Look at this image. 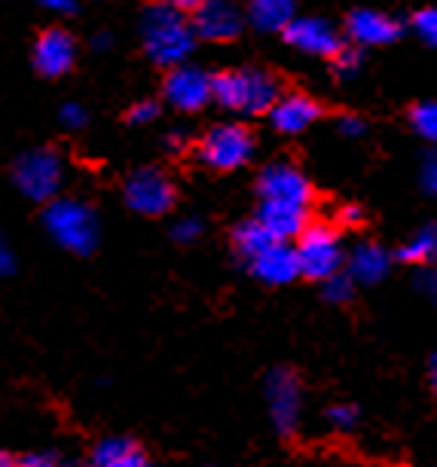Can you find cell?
I'll use <instances>...</instances> for the list:
<instances>
[{
	"label": "cell",
	"instance_id": "ac0fdd59",
	"mask_svg": "<svg viewBox=\"0 0 437 467\" xmlns=\"http://www.w3.org/2000/svg\"><path fill=\"white\" fill-rule=\"evenodd\" d=\"M391 269V254L377 242L355 244L346 257V272L355 278V285H380Z\"/></svg>",
	"mask_w": 437,
	"mask_h": 467
},
{
	"label": "cell",
	"instance_id": "8992f818",
	"mask_svg": "<svg viewBox=\"0 0 437 467\" xmlns=\"http://www.w3.org/2000/svg\"><path fill=\"white\" fill-rule=\"evenodd\" d=\"M297 260H300V275L312 281H325L343 269V244L334 226L309 223L297 239Z\"/></svg>",
	"mask_w": 437,
	"mask_h": 467
},
{
	"label": "cell",
	"instance_id": "d6a6232c",
	"mask_svg": "<svg viewBox=\"0 0 437 467\" xmlns=\"http://www.w3.org/2000/svg\"><path fill=\"white\" fill-rule=\"evenodd\" d=\"M40 10L47 13H56V16H71L77 13V0H34Z\"/></svg>",
	"mask_w": 437,
	"mask_h": 467
},
{
	"label": "cell",
	"instance_id": "9a60e30c",
	"mask_svg": "<svg viewBox=\"0 0 437 467\" xmlns=\"http://www.w3.org/2000/svg\"><path fill=\"white\" fill-rule=\"evenodd\" d=\"M321 104L306 92H282L269 108V122L278 135H303L312 122H318Z\"/></svg>",
	"mask_w": 437,
	"mask_h": 467
},
{
	"label": "cell",
	"instance_id": "e575fe53",
	"mask_svg": "<svg viewBox=\"0 0 437 467\" xmlns=\"http://www.w3.org/2000/svg\"><path fill=\"white\" fill-rule=\"evenodd\" d=\"M337 220H339V223H343V226L355 229V226H361V223H364V211L358 208V205H346V208H339Z\"/></svg>",
	"mask_w": 437,
	"mask_h": 467
},
{
	"label": "cell",
	"instance_id": "5b68a950",
	"mask_svg": "<svg viewBox=\"0 0 437 467\" xmlns=\"http://www.w3.org/2000/svg\"><path fill=\"white\" fill-rule=\"evenodd\" d=\"M13 183L22 196H28L31 202H52L61 192L65 183V160L56 150H28L22 153L13 165Z\"/></svg>",
	"mask_w": 437,
	"mask_h": 467
},
{
	"label": "cell",
	"instance_id": "7a4b0ae2",
	"mask_svg": "<svg viewBox=\"0 0 437 467\" xmlns=\"http://www.w3.org/2000/svg\"><path fill=\"white\" fill-rule=\"evenodd\" d=\"M278 95H282V86L276 74L264 67H233L214 74V101L230 113L260 117V113H269Z\"/></svg>",
	"mask_w": 437,
	"mask_h": 467
},
{
	"label": "cell",
	"instance_id": "6da1fadb",
	"mask_svg": "<svg viewBox=\"0 0 437 467\" xmlns=\"http://www.w3.org/2000/svg\"><path fill=\"white\" fill-rule=\"evenodd\" d=\"M141 43L156 67L172 70L193 56L196 34L187 13H181L169 0H156L141 13Z\"/></svg>",
	"mask_w": 437,
	"mask_h": 467
},
{
	"label": "cell",
	"instance_id": "83f0119b",
	"mask_svg": "<svg viewBox=\"0 0 437 467\" xmlns=\"http://www.w3.org/2000/svg\"><path fill=\"white\" fill-rule=\"evenodd\" d=\"M199 235H203V220H199V217H181V220H174V226H172V239L174 242L190 244V242H196Z\"/></svg>",
	"mask_w": 437,
	"mask_h": 467
},
{
	"label": "cell",
	"instance_id": "4dcf8cb0",
	"mask_svg": "<svg viewBox=\"0 0 437 467\" xmlns=\"http://www.w3.org/2000/svg\"><path fill=\"white\" fill-rule=\"evenodd\" d=\"M419 183L432 199H437V156H425L422 171H419Z\"/></svg>",
	"mask_w": 437,
	"mask_h": 467
},
{
	"label": "cell",
	"instance_id": "b9f144b4",
	"mask_svg": "<svg viewBox=\"0 0 437 467\" xmlns=\"http://www.w3.org/2000/svg\"><path fill=\"white\" fill-rule=\"evenodd\" d=\"M56 467H77V464H56Z\"/></svg>",
	"mask_w": 437,
	"mask_h": 467
},
{
	"label": "cell",
	"instance_id": "60d3db41",
	"mask_svg": "<svg viewBox=\"0 0 437 467\" xmlns=\"http://www.w3.org/2000/svg\"><path fill=\"white\" fill-rule=\"evenodd\" d=\"M0 467H13V464H10V458H6L4 452H0Z\"/></svg>",
	"mask_w": 437,
	"mask_h": 467
},
{
	"label": "cell",
	"instance_id": "7c38bea8",
	"mask_svg": "<svg viewBox=\"0 0 437 467\" xmlns=\"http://www.w3.org/2000/svg\"><path fill=\"white\" fill-rule=\"evenodd\" d=\"M190 25H193V34L199 40L230 43L242 34L245 16L233 0H205V4L193 13Z\"/></svg>",
	"mask_w": 437,
	"mask_h": 467
},
{
	"label": "cell",
	"instance_id": "e0dca14e",
	"mask_svg": "<svg viewBox=\"0 0 437 467\" xmlns=\"http://www.w3.org/2000/svg\"><path fill=\"white\" fill-rule=\"evenodd\" d=\"M257 220L269 229L276 242H294L309 226V208L287 205V202H260Z\"/></svg>",
	"mask_w": 437,
	"mask_h": 467
},
{
	"label": "cell",
	"instance_id": "9c48e42d",
	"mask_svg": "<svg viewBox=\"0 0 437 467\" xmlns=\"http://www.w3.org/2000/svg\"><path fill=\"white\" fill-rule=\"evenodd\" d=\"M266 403H269V419H273L276 431L282 437H291L297 425H300L303 412V388L300 376L287 367H276L266 376Z\"/></svg>",
	"mask_w": 437,
	"mask_h": 467
},
{
	"label": "cell",
	"instance_id": "44dd1931",
	"mask_svg": "<svg viewBox=\"0 0 437 467\" xmlns=\"http://www.w3.org/2000/svg\"><path fill=\"white\" fill-rule=\"evenodd\" d=\"M398 260L407 263V266H434L437 263V223H425L419 226L410 239L398 248Z\"/></svg>",
	"mask_w": 437,
	"mask_h": 467
},
{
	"label": "cell",
	"instance_id": "f35d334b",
	"mask_svg": "<svg viewBox=\"0 0 437 467\" xmlns=\"http://www.w3.org/2000/svg\"><path fill=\"white\" fill-rule=\"evenodd\" d=\"M92 47H95V49H101V52H104V49H110V47H113V37H110L108 31L95 34V37H92Z\"/></svg>",
	"mask_w": 437,
	"mask_h": 467
},
{
	"label": "cell",
	"instance_id": "d590c367",
	"mask_svg": "<svg viewBox=\"0 0 437 467\" xmlns=\"http://www.w3.org/2000/svg\"><path fill=\"white\" fill-rule=\"evenodd\" d=\"M165 144H169L172 153H181V150L190 144V138H187V131L178 129V131H169V135H165Z\"/></svg>",
	"mask_w": 437,
	"mask_h": 467
},
{
	"label": "cell",
	"instance_id": "836d02e7",
	"mask_svg": "<svg viewBox=\"0 0 437 467\" xmlns=\"http://www.w3.org/2000/svg\"><path fill=\"white\" fill-rule=\"evenodd\" d=\"M419 287H422V294H428L437 303V263L419 272Z\"/></svg>",
	"mask_w": 437,
	"mask_h": 467
},
{
	"label": "cell",
	"instance_id": "4316f807",
	"mask_svg": "<svg viewBox=\"0 0 437 467\" xmlns=\"http://www.w3.org/2000/svg\"><path fill=\"white\" fill-rule=\"evenodd\" d=\"M358 419H361V412H358V407H352V403H337V407L328 410L330 428H337V431H352L358 425Z\"/></svg>",
	"mask_w": 437,
	"mask_h": 467
},
{
	"label": "cell",
	"instance_id": "30bf717a",
	"mask_svg": "<svg viewBox=\"0 0 437 467\" xmlns=\"http://www.w3.org/2000/svg\"><path fill=\"white\" fill-rule=\"evenodd\" d=\"M260 202H287V205H312V183L294 162H269L257 178Z\"/></svg>",
	"mask_w": 437,
	"mask_h": 467
},
{
	"label": "cell",
	"instance_id": "d4e9b609",
	"mask_svg": "<svg viewBox=\"0 0 437 467\" xmlns=\"http://www.w3.org/2000/svg\"><path fill=\"white\" fill-rule=\"evenodd\" d=\"M410 28H413V34L425 47L437 49V6H422V10L410 19Z\"/></svg>",
	"mask_w": 437,
	"mask_h": 467
},
{
	"label": "cell",
	"instance_id": "f546056e",
	"mask_svg": "<svg viewBox=\"0 0 437 467\" xmlns=\"http://www.w3.org/2000/svg\"><path fill=\"white\" fill-rule=\"evenodd\" d=\"M337 131L343 138H364L367 135V122L358 117V113H343V117L337 119Z\"/></svg>",
	"mask_w": 437,
	"mask_h": 467
},
{
	"label": "cell",
	"instance_id": "ffe728a7",
	"mask_svg": "<svg viewBox=\"0 0 437 467\" xmlns=\"http://www.w3.org/2000/svg\"><path fill=\"white\" fill-rule=\"evenodd\" d=\"M297 16V0H251L248 22L260 34H282Z\"/></svg>",
	"mask_w": 437,
	"mask_h": 467
},
{
	"label": "cell",
	"instance_id": "7402d4cb",
	"mask_svg": "<svg viewBox=\"0 0 437 467\" xmlns=\"http://www.w3.org/2000/svg\"><path fill=\"white\" fill-rule=\"evenodd\" d=\"M276 239L269 235V229L260 223V220L255 217V220H245V223H239L233 229V248H235V254L239 257H245V260H255L260 251H266L269 244H273Z\"/></svg>",
	"mask_w": 437,
	"mask_h": 467
},
{
	"label": "cell",
	"instance_id": "1f68e13d",
	"mask_svg": "<svg viewBox=\"0 0 437 467\" xmlns=\"http://www.w3.org/2000/svg\"><path fill=\"white\" fill-rule=\"evenodd\" d=\"M160 117V104L156 101H138L132 104V110H129V122H135V126H144V122H153Z\"/></svg>",
	"mask_w": 437,
	"mask_h": 467
},
{
	"label": "cell",
	"instance_id": "3957f363",
	"mask_svg": "<svg viewBox=\"0 0 437 467\" xmlns=\"http://www.w3.org/2000/svg\"><path fill=\"white\" fill-rule=\"evenodd\" d=\"M43 226H47V233L52 235V242L71 254H80V257L99 248V235H101L99 214H95V208L83 199L56 196L52 202H47Z\"/></svg>",
	"mask_w": 437,
	"mask_h": 467
},
{
	"label": "cell",
	"instance_id": "8fae6325",
	"mask_svg": "<svg viewBox=\"0 0 437 467\" xmlns=\"http://www.w3.org/2000/svg\"><path fill=\"white\" fill-rule=\"evenodd\" d=\"M285 43L303 56L316 58H334L343 49V37L328 19H316V16H294V22L282 31Z\"/></svg>",
	"mask_w": 437,
	"mask_h": 467
},
{
	"label": "cell",
	"instance_id": "5bb4252c",
	"mask_svg": "<svg viewBox=\"0 0 437 467\" xmlns=\"http://www.w3.org/2000/svg\"><path fill=\"white\" fill-rule=\"evenodd\" d=\"M31 61H34V67H37L43 77H49V80L65 77L68 70L74 67V61H77L74 34L65 31V28H47L37 40H34Z\"/></svg>",
	"mask_w": 437,
	"mask_h": 467
},
{
	"label": "cell",
	"instance_id": "ab89813d",
	"mask_svg": "<svg viewBox=\"0 0 437 467\" xmlns=\"http://www.w3.org/2000/svg\"><path fill=\"white\" fill-rule=\"evenodd\" d=\"M428 382H432V391L437 394V355L432 358V364H428Z\"/></svg>",
	"mask_w": 437,
	"mask_h": 467
},
{
	"label": "cell",
	"instance_id": "484cf974",
	"mask_svg": "<svg viewBox=\"0 0 437 467\" xmlns=\"http://www.w3.org/2000/svg\"><path fill=\"white\" fill-rule=\"evenodd\" d=\"M330 65H334V74L339 80H352L358 70H361V52L352 47H343L334 58H330Z\"/></svg>",
	"mask_w": 437,
	"mask_h": 467
},
{
	"label": "cell",
	"instance_id": "7bdbcfd3",
	"mask_svg": "<svg viewBox=\"0 0 437 467\" xmlns=\"http://www.w3.org/2000/svg\"><path fill=\"white\" fill-rule=\"evenodd\" d=\"M19 467H25V464H19Z\"/></svg>",
	"mask_w": 437,
	"mask_h": 467
},
{
	"label": "cell",
	"instance_id": "d6986e66",
	"mask_svg": "<svg viewBox=\"0 0 437 467\" xmlns=\"http://www.w3.org/2000/svg\"><path fill=\"white\" fill-rule=\"evenodd\" d=\"M92 467H153L141 446L129 437H104L92 452Z\"/></svg>",
	"mask_w": 437,
	"mask_h": 467
},
{
	"label": "cell",
	"instance_id": "f1b7e54d",
	"mask_svg": "<svg viewBox=\"0 0 437 467\" xmlns=\"http://www.w3.org/2000/svg\"><path fill=\"white\" fill-rule=\"evenodd\" d=\"M58 122L65 129H83L86 122H89V110H86L83 104H77V101H68V104H61Z\"/></svg>",
	"mask_w": 437,
	"mask_h": 467
},
{
	"label": "cell",
	"instance_id": "277c9868",
	"mask_svg": "<svg viewBox=\"0 0 437 467\" xmlns=\"http://www.w3.org/2000/svg\"><path fill=\"white\" fill-rule=\"evenodd\" d=\"M196 156L212 171H235L255 156V135L242 122H221L199 138Z\"/></svg>",
	"mask_w": 437,
	"mask_h": 467
},
{
	"label": "cell",
	"instance_id": "4fadbf2b",
	"mask_svg": "<svg viewBox=\"0 0 437 467\" xmlns=\"http://www.w3.org/2000/svg\"><path fill=\"white\" fill-rule=\"evenodd\" d=\"M346 34L355 47L373 49V47H391L395 40H401L404 34V25H401L395 16L380 13V10H367V6H358L346 16Z\"/></svg>",
	"mask_w": 437,
	"mask_h": 467
},
{
	"label": "cell",
	"instance_id": "8d00e7d4",
	"mask_svg": "<svg viewBox=\"0 0 437 467\" xmlns=\"http://www.w3.org/2000/svg\"><path fill=\"white\" fill-rule=\"evenodd\" d=\"M169 4H172V6H178V10H181V13L193 16V13L199 10V6H203V4H205V0H169Z\"/></svg>",
	"mask_w": 437,
	"mask_h": 467
},
{
	"label": "cell",
	"instance_id": "603a6c76",
	"mask_svg": "<svg viewBox=\"0 0 437 467\" xmlns=\"http://www.w3.org/2000/svg\"><path fill=\"white\" fill-rule=\"evenodd\" d=\"M410 126L428 144H437V101H419L410 108Z\"/></svg>",
	"mask_w": 437,
	"mask_h": 467
},
{
	"label": "cell",
	"instance_id": "74e56055",
	"mask_svg": "<svg viewBox=\"0 0 437 467\" xmlns=\"http://www.w3.org/2000/svg\"><path fill=\"white\" fill-rule=\"evenodd\" d=\"M0 272H13V254H10V248L4 244V235H0Z\"/></svg>",
	"mask_w": 437,
	"mask_h": 467
},
{
	"label": "cell",
	"instance_id": "52a82bcc",
	"mask_svg": "<svg viewBox=\"0 0 437 467\" xmlns=\"http://www.w3.org/2000/svg\"><path fill=\"white\" fill-rule=\"evenodd\" d=\"M122 196H126V205L141 217H162L169 214L178 192H174V183L165 171L160 169H138L132 178L122 187Z\"/></svg>",
	"mask_w": 437,
	"mask_h": 467
},
{
	"label": "cell",
	"instance_id": "cb8c5ba5",
	"mask_svg": "<svg viewBox=\"0 0 437 467\" xmlns=\"http://www.w3.org/2000/svg\"><path fill=\"white\" fill-rule=\"evenodd\" d=\"M321 294H325L328 303L343 306V303H349V299L355 296V278L349 275V272L339 269L337 275H330V278L321 281Z\"/></svg>",
	"mask_w": 437,
	"mask_h": 467
},
{
	"label": "cell",
	"instance_id": "2e32d148",
	"mask_svg": "<svg viewBox=\"0 0 437 467\" xmlns=\"http://www.w3.org/2000/svg\"><path fill=\"white\" fill-rule=\"evenodd\" d=\"M251 272L264 281V285L282 287L300 278V260H297V248L291 242H273L266 251H260L251 260Z\"/></svg>",
	"mask_w": 437,
	"mask_h": 467
},
{
	"label": "cell",
	"instance_id": "ba28073f",
	"mask_svg": "<svg viewBox=\"0 0 437 467\" xmlns=\"http://www.w3.org/2000/svg\"><path fill=\"white\" fill-rule=\"evenodd\" d=\"M165 101L181 113H199L208 101H214V74L196 65H178L165 74L162 83Z\"/></svg>",
	"mask_w": 437,
	"mask_h": 467
}]
</instances>
